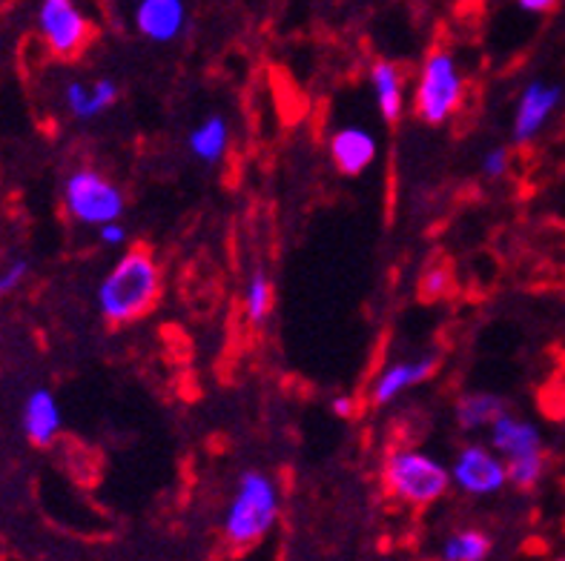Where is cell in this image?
Returning a JSON list of instances; mask_svg holds the SVG:
<instances>
[{
    "label": "cell",
    "mask_w": 565,
    "mask_h": 561,
    "mask_svg": "<svg viewBox=\"0 0 565 561\" xmlns=\"http://www.w3.org/2000/svg\"><path fill=\"white\" fill-rule=\"evenodd\" d=\"M273 313V284L262 267L250 272L247 284H244V319L253 327H262Z\"/></svg>",
    "instance_id": "obj_19"
},
{
    "label": "cell",
    "mask_w": 565,
    "mask_h": 561,
    "mask_svg": "<svg viewBox=\"0 0 565 561\" xmlns=\"http://www.w3.org/2000/svg\"><path fill=\"white\" fill-rule=\"evenodd\" d=\"M387 493L408 507H428L451 490V473L437 455L419 447H396L382 467Z\"/></svg>",
    "instance_id": "obj_3"
},
{
    "label": "cell",
    "mask_w": 565,
    "mask_h": 561,
    "mask_svg": "<svg viewBox=\"0 0 565 561\" xmlns=\"http://www.w3.org/2000/svg\"><path fill=\"white\" fill-rule=\"evenodd\" d=\"M161 292V270L147 249H127L113 270L100 278L98 310L109 324H129L156 306Z\"/></svg>",
    "instance_id": "obj_2"
},
{
    "label": "cell",
    "mask_w": 565,
    "mask_h": 561,
    "mask_svg": "<svg viewBox=\"0 0 565 561\" xmlns=\"http://www.w3.org/2000/svg\"><path fill=\"white\" fill-rule=\"evenodd\" d=\"M448 473H451V487L473 498L494 496L509 484L505 462L488 444H477V441L459 447L454 462L448 464Z\"/></svg>",
    "instance_id": "obj_7"
},
{
    "label": "cell",
    "mask_w": 565,
    "mask_h": 561,
    "mask_svg": "<svg viewBox=\"0 0 565 561\" xmlns=\"http://www.w3.org/2000/svg\"><path fill=\"white\" fill-rule=\"evenodd\" d=\"M514 3L529 14H545V12H554L559 0H514Z\"/></svg>",
    "instance_id": "obj_26"
},
{
    "label": "cell",
    "mask_w": 565,
    "mask_h": 561,
    "mask_svg": "<svg viewBox=\"0 0 565 561\" xmlns=\"http://www.w3.org/2000/svg\"><path fill=\"white\" fill-rule=\"evenodd\" d=\"M281 487L265 470H244L222 516V536L233 550H247L265 541L279 525Z\"/></svg>",
    "instance_id": "obj_1"
},
{
    "label": "cell",
    "mask_w": 565,
    "mask_h": 561,
    "mask_svg": "<svg viewBox=\"0 0 565 561\" xmlns=\"http://www.w3.org/2000/svg\"><path fill=\"white\" fill-rule=\"evenodd\" d=\"M38 35L55 57H78L93 35V23L78 0H41L38 3Z\"/></svg>",
    "instance_id": "obj_6"
},
{
    "label": "cell",
    "mask_w": 565,
    "mask_h": 561,
    "mask_svg": "<svg viewBox=\"0 0 565 561\" xmlns=\"http://www.w3.org/2000/svg\"><path fill=\"white\" fill-rule=\"evenodd\" d=\"M559 107H563V86L540 78L525 84V89L516 98L514 127H511L514 143L525 147V143L537 141Z\"/></svg>",
    "instance_id": "obj_8"
},
{
    "label": "cell",
    "mask_w": 565,
    "mask_h": 561,
    "mask_svg": "<svg viewBox=\"0 0 565 561\" xmlns=\"http://www.w3.org/2000/svg\"><path fill=\"white\" fill-rule=\"evenodd\" d=\"M505 410H509V404L497 392H466L454 404V421L462 433H480V430H488L494 424Z\"/></svg>",
    "instance_id": "obj_17"
},
{
    "label": "cell",
    "mask_w": 565,
    "mask_h": 561,
    "mask_svg": "<svg viewBox=\"0 0 565 561\" xmlns=\"http://www.w3.org/2000/svg\"><path fill=\"white\" fill-rule=\"evenodd\" d=\"M466 100V75L448 50H434L419 66L411 109L428 127H443Z\"/></svg>",
    "instance_id": "obj_4"
},
{
    "label": "cell",
    "mask_w": 565,
    "mask_h": 561,
    "mask_svg": "<svg viewBox=\"0 0 565 561\" xmlns=\"http://www.w3.org/2000/svg\"><path fill=\"white\" fill-rule=\"evenodd\" d=\"M230 141H233L230 121L218 112L204 115V118L186 132V150H190V155L204 166L222 164L230 152Z\"/></svg>",
    "instance_id": "obj_15"
},
{
    "label": "cell",
    "mask_w": 565,
    "mask_h": 561,
    "mask_svg": "<svg viewBox=\"0 0 565 561\" xmlns=\"http://www.w3.org/2000/svg\"><path fill=\"white\" fill-rule=\"evenodd\" d=\"M330 412L342 421L353 419V412H356V398L348 396V392H339V396L330 398Z\"/></svg>",
    "instance_id": "obj_24"
},
{
    "label": "cell",
    "mask_w": 565,
    "mask_h": 561,
    "mask_svg": "<svg viewBox=\"0 0 565 561\" xmlns=\"http://www.w3.org/2000/svg\"><path fill=\"white\" fill-rule=\"evenodd\" d=\"M371 78V93L376 100V112L385 123H396L405 115V104H408V95H405V75H402L399 66L394 61H376L367 72Z\"/></svg>",
    "instance_id": "obj_16"
},
{
    "label": "cell",
    "mask_w": 565,
    "mask_h": 561,
    "mask_svg": "<svg viewBox=\"0 0 565 561\" xmlns=\"http://www.w3.org/2000/svg\"><path fill=\"white\" fill-rule=\"evenodd\" d=\"M559 561H565V559H559Z\"/></svg>",
    "instance_id": "obj_28"
},
{
    "label": "cell",
    "mask_w": 565,
    "mask_h": 561,
    "mask_svg": "<svg viewBox=\"0 0 565 561\" xmlns=\"http://www.w3.org/2000/svg\"><path fill=\"white\" fill-rule=\"evenodd\" d=\"M330 161L342 172L344 179H359L365 175L376 158H380V141L367 127H359V123H348V127H339L330 132L328 141Z\"/></svg>",
    "instance_id": "obj_9"
},
{
    "label": "cell",
    "mask_w": 565,
    "mask_h": 561,
    "mask_svg": "<svg viewBox=\"0 0 565 561\" xmlns=\"http://www.w3.org/2000/svg\"><path fill=\"white\" fill-rule=\"evenodd\" d=\"M121 98V86L115 78L70 80L64 86V107L75 121H93L115 107Z\"/></svg>",
    "instance_id": "obj_14"
},
{
    "label": "cell",
    "mask_w": 565,
    "mask_h": 561,
    "mask_svg": "<svg viewBox=\"0 0 565 561\" xmlns=\"http://www.w3.org/2000/svg\"><path fill=\"white\" fill-rule=\"evenodd\" d=\"M132 3H138V0H132Z\"/></svg>",
    "instance_id": "obj_27"
},
{
    "label": "cell",
    "mask_w": 565,
    "mask_h": 561,
    "mask_svg": "<svg viewBox=\"0 0 565 561\" xmlns=\"http://www.w3.org/2000/svg\"><path fill=\"white\" fill-rule=\"evenodd\" d=\"M480 170H482V175H486V179H491V181L505 179V175H509V170H511V150H509V147H491V150L482 155Z\"/></svg>",
    "instance_id": "obj_22"
},
{
    "label": "cell",
    "mask_w": 565,
    "mask_h": 561,
    "mask_svg": "<svg viewBox=\"0 0 565 561\" xmlns=\"http://www.w3.org/2000/svg\"><path fill=\"white\" fill-rule=\"evenodd\" d=\"M437 364L439 358L434 353L423 358H399V362H391L387 367H382L380 376L373 378L371 401L376 407L394 404V401H399V396H405L408 390L428 381L437 373Z\"/></svg>",
    "instance_id": "obj_11"
},
{
    "label": "cell",
    "mask_w": 565,
    "mask_h": 561,
    "mask_svg": "<svg viewBox=\"0 0 565 561\" xmlns=\"http://www.w3.org/2000/svg\"><path fill=\"white\" fill-rule=\"evenodd\" d=\"M64 209L81 227H104L113 220H121L127 209V198L118 184L104 175V172L84 166L66 175L64 181Z\"/></svg>",
    "instance_id": "obj_5"
},
{
    "label": "cell",
    "mask_w": 565,
    "mask_h": 561,
    "mask_svg": "<svg viewBox=\"0 0 565 561\" xmlns=\"http://www.w3.org/2000/svg\"><path fill=\"white\" fill-rule=\"evenodd\" d=\"M132 21L147 41L172 43L186 29V3L184 0H138Z\"/></svg>",
    "instance_id": "obj_13"
},
{
    "label": "cell",
    "mask_w": 565,
    "mask_h": 561,
    "mask_svg": "<svg viewBox=\"0 0 565 561\" xmlns=\"http://www.w3.org/2000/svg\"><path fill=\"white\" fill-rule=\"evenodd\" d=\"M509 467V484L520 487V490H531L537 487L545 476V455H534V458H520V462L505 464Z\"/></svg>",
    "instance_id": "obj_20"
},
{
    "label": "cell",
    "mask_w": 565,
    "mask_h": 561,
    "mask_svg": "<svg viewBox=\"0 0 565 561\" xmlns=\"http://www.w3.org/2000/svg\"><path fill=\"white\" fill-rule=\"evenodd\" d=\"M488 447L500 455L502 462H520V458H534L545 455L543 433L540 427L529 419H520L511 410H505L494 424L488 427Z\"/></svg>",
    "instance_id": "obj_10"
},
{
    "label": "cell",
    "mask_w": 565,
    "mask_h": 561,
    "mask_svg": "<svg viewBox=\"0 0 565 561\" xmlns=\"http://www.w3.org/2000/svg\"><path fill=\"white\" fill-rule=\"evenodd\" d=\"M98 238L104 247H124L127 244V227H124L121 220H113V224H104V227H98Z\"/></svg>",
    "instance_id": "obj_23"
},
{
    "label": "cell",
    "mask_w": 565,
    "mask_h": 561,
    "mask_svg": "<svg viewBox=\"0 0 565 561\" xmlns=\"http://www.w3.org/2000/svg\"><path fill=\"white\" fill-rule=\"evenodd\" d=\"M21 427L23 435H26L35 447H50L52 441L61 435L64 412H61V401H57V396L50 387H35V390H29V396L23 398Z\"/></svg>",
    "instance_id": "obj_12"
},
{
    "label": "cell",
    "mask_w": 565,
    "mask_h": 561,
    "mask_svg": "<svg viewBox=\"0 0 565 561\" xmlns=\"http://www.w3.org/2000/svg\"><path fill=\"white\" fill-rule=\"evenodd\" d=\"M448 287V272L443 270V267H437V270H430L428 276H425V284L423 290L428 292V295H439V292Z\"/></svg>",
    "instance_id": "obj_25"
},
{
    "label": "cell",
    "mask_w": 565,
    "mask_h": 561,
    "mask_svg": "<svg viewBox=\"0 0 565 561\" xmlns=\"http://www.w3.org/2000/svg\"><path fill=\"white\" fill-rule=\"evenodd\" d=\"M29 261L26 258H12L0 267V299L3 295H12L14 290H21V284L29 278Z\"/></svg>",
    "instance_id": "obj_21"
},
{
    "label": "cell",
    "mask_w": 565,
    "mask_h": 561,
    "mask_svg": "<svg viewBox=\"0 0 565 561\" xmlns=\"http://www.w3.org/2000/svg\"><path fill=\"white\" fill-rule=\"evenodd\" d=\"M491 539L482 530H457L448 539L443 541V550H439V559L443 561H486L491 555Z\"/></svg>",
    "instance_id": "obj_18"
}]
</instances>
